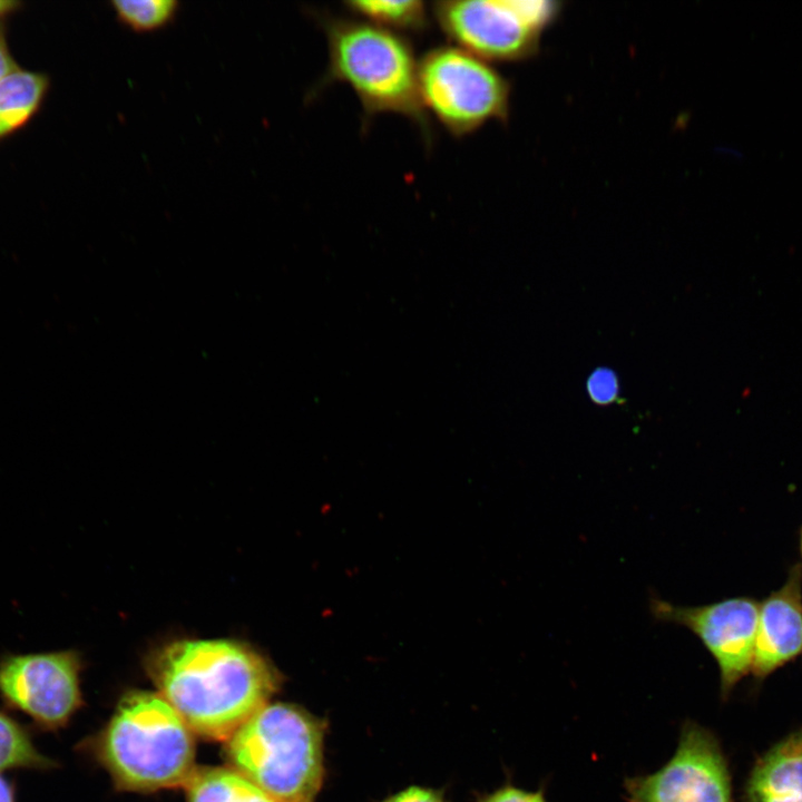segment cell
Masks as SVG:
<instances>
[{
	"label": "cell",
	"instance_id": "4fadbf2b",
	"mask_svg": "<svg viewBox=\"0 0 802 802\" xmlns=\"http://www.w3.org/2000/svg\"><path fill=\"white\" fill-rule=\"evenodd\" d=\"M47 88L46 76L19 68L0 80V138L17 130L31 118Z\"/></svg>",
	"mask_w": 802,
	"mask_h": 802
},
{
	"label": "cell",
	"instance_id": "5b68a950",
	"mask_svg": "<svg viewBox=\"0 0 802 802\" xmlns=\"http://www.w3.org/2000/svg\"><path fill=\"white\" fill-rule=\"evenodd\" d=\"M422 106L453 136L463 137L487 121L506 120L508 81L483 59L454 46H440L419 60Z\"/></svg>",
	"mask_w": 802,
	"mask_h": 802
},
{
	"label": "cell",
	"instance_id": "44dd1931",
	"mask_svg": "<svg viewBox=\"0 0 802 802\" xmlns=\"http://www.w3.org/2000/svg\"><path fill=\"white\" fill-rule=\"evenodd\" d=\"M0 802H16V784L0 772Z\"/></svg>",
	"mask_w": 802,
	"mask_h": 802
},
{
	"label": "cell",
	"instance_id": "603a6c76",
	"mask_svg": "<svg viewBox=\"0 0 802 802\" xmlns=\"http://www.w3.org/2000/svg\"><path fill=\"white\" fill-rule=\"evenodd\" d=\"M800 544H801V554H802V529H801V541H800Z\"/></svg>",
	"mask_w": 802,
	"mask_h": 802
},
{
	"label": "cell",
	"instance_id": "277c9868",
	"mask_svg": "<svg viewBox=\"0 0 802 802\" xmlns=\"http://www.w3.org/2000/svg\"><path fill=\"white\" fill-rule=\"evenodd\" d=\"M325 720L290 703H267L226 741L229 766L276 802H315L325 777Z\"/></svg>",
	"mask_w": 802,
	"mask_h": 802
},
{
	"label": "cell",
	"instance_id": "52a82bcc",
	"mask_svg": "<svg viewBox=\"0 0 802 802\" xmlns=\"http://www.w3.org/2000/svg\"><path fill=\"white\" fill-rule=\"evenodd\" d=\"M81 658L74 649L3 653L0 656V700L28 716L41 732L68 725L82 706Z\"/></svg>",
	"mask_w": 802,
	"mask_h": 802
},
{
	"label": "cell",
	"instance_id": "5bb4252c",
	"mask_svg": "<svg viewBox=\"0 0 802 802\" xmlns=\"http://www.w3.org/2000/svg\"><path fill=\"white\" fill-rule=\"evenodd\" d=\"M345 7L355 17L395 33H418L428 28L426 3L407 1H346Z\"/></svg>",
	"mask_w": 802,
	"mask_h": 802
},
{
	"label": "cell",
	"instance_id": "2e32d148",
	"mask_svg": "<svg viewBox=\"0 0 802 802\" xmlns=\"http://www.w3.org/2000/svg\"><path fill=\"white\" fill-rule=\"evenodd\" d=\"M117 18L135 30H154L168 23L176 14V0H113Z\"/></svg>",
	"mask_w": 802,
	"mask_h": 802
},
{
	"label": "cell",
	"instance_id": "d6986e66",
	"mask_svg": "<svg viewBox=\"0 0 802 802\" xmlns=\"http://www.w3.org/2000/svg\"><path fill=\"white\" fill-rule=\"evenodd\" d=\"M381 802H444L443 790L411 785Z\"/></svg>",
	"mask_w": 802,
	"mask_h": 802
},
{
	"label": "cell",
	"instance_id": "30bf717a",
	"mask_svg": "<svg viewBox=\"0 0 802 802\" xmlns=\"http://www.w3.org/2000/svg\"><path fill=\"white\" fill-rule=\"evenodd\" d=\"M802 655V565L795 564L785 583L759 604L751 672L764 678Z\"/></svg>",
	"mask_w": 802,
	"mask_h": 802
},
{
	"label": "cell",
	"instance_id": "9c48e42d",
	"mask_svg": "<svg viewBox=\"0 0 802 802\" xmlns=\"http://www.w3.org/2000/svg\"><path fill=\"white\" fill-rule=\"evenodd\" d=\"M628 802H732L730 774L713 735L686 723L677 750L658 771L625 783Z\"/></svg>",
	"mask_w": 802,
	"mask_h": 802
},
{
	"label": "cell",
	"instance_id": "e0dca14e",
	"mask_svg": "<svg viewBox=\"0 0 802 802\" xmlns=\"http://www.w3.org/2000/svg\"><path fill=\"white\" fill-rule=\"evenodd\" d=\"M587 390L590 399L598 404L614 402L618 395L616 374L609 369H596L588 378Z\"/></svg>",
	"mask_w": 802,
	"mask_h": 802
},
{
	"label": "cell",
	"instance_id": "8fae6325",
	"mask_svg": "<svg viewBox=\"0 0 802 802\" xmlns=\"http://www.w3.org/2000/svg\"><path fill=\"white\" fill-rule=\"evenodd\" d=\"M745 794L746 802H802V730L757 760Z\"/></svg>",
	"mask_w": 802,
	"mask_h": 802
},
{
	"label": "cell",
	"instance_id": "9a60e30c",
	"mask_svg": "<svg viewBox=\"0 0 802 802\" xmlns=\"http://www.w3.org/2000/svg\"><path fill=\"white\" fill-rule=\"evenodd\" d=\"M58 763L42 754L28 727L0 710V772L9 770L49 771Z\"/></svg>",
	"mask_w": 802,
	"mask_h": 802
},
{
	"label": "cell",
	"instance_id": "ba28073f",
	"mask_svg": "<svg viewBox=\"0 0 802 802\" xmlns=\"http://www.w3.org/2000/svg\"><path fill=\"white\" fill-rule=\"evenodd\" d=\"M652 616L692 632L716 661L721 689L727 695L752 668L759 603L733 597L700 606H684L652 597Z\"/></svg>",
	"mask_w": 802,
	"mask_h": 802
},
{
	"label": "cell",
	"instance_id": "6da1fadb",
	"mask_svg": "<svg viewBox=\"0 0 802 802\" xmlns=\"http://www.w3.org/2000/svg\"><path fill=\"white\" fill-rule=\"evenodd\" d=\"M147 668L189 728L211 740L226 741L282 684L261 654L227 639L168 644L151 655Z\"/></svg>",
	"mask_w": 802,
	"mask_h": 802
},
{
	"label": "cell",
	"instance_id": "ac0fdd59",
	"mask_svg": "<svg viewBox=\"0 0 802 802\" xmlns=\"http://www.w3.org/2000/svg\"><path fill=\"white\" fill-rule=\"evenodd\" d=\"M477 802H547L541 791L530 792L510 784L482 794Z\"/></svg>",
	"mask_w": 802,
	"mask_h": 802
},
{
	"label": "cell",
	"instance_id": "7402d4cb",
	"mask_svg": "<svg viewBox=\"0 0 802 802\" xmlns=\"http://www.w3.org/2000/svg\"><path fill=\"white\" fill-rule=\"evenodd\" d=\"M18 6L14 1L0 0V16L13 10Z\"/></svg>",
	"mask_w": 802,
	"mask_h": 802
},
{
	"label": "cell",
	"instance_id": "3957f363",
	"mask_svg": "<svg viewBox=\"0 0 802 802\" xmlns=\"http://www.w3.org/2000/svg\"><path fill=\"white\" fill-rule=\"evenodd\" d=\"M316 18L327 39L329 65L306 99L333 81L344 82L368 118L382 113L404 116L430 144L431 121L419 94V60L409 40L360 18L321 13Z\"/></svg>",
	"mask_w": 802,
	"mask_h": 802
},
{
	"label": "cell",
	"instance_id": "ffe728a7",
	"mask_svg": "<svg viewBox=\"0 0 802 802\" xmlns=\"http://www.w3.org/2000/svg\"><path fill=\"white\" fill-rule=\"evenodd\" d=\"M17 69V66L11 58L3 35L0 32V80Z\"/></svg>",
	"mask_w": 802,
	"mask_h": 802
},
{
	"label": "cell",
	"instance_id": "7c38bea8",
	"mask_svg": "<svg viewBox=\"0 0 802 802\" xmlns=\"http://www.w3.org/2000/svg\"><path fill=\"white\" fill-rule=\"evenodd\" d=\"M184 788L187 802H276L232 767H196Z\"/></svg>",
	"mask_w": 802,
	"mask_h": 802
},
{
	"label": "cell",
	"instance_id": "8992f818",
	"mask_svg": "<svg viewBox=\"0 0 802 802\" xmlns=\"http://www.w3.org/2000/svg\"><path fill=\"white\" fill-rule=\"evenodd\" d=\"M432 13L457 47L487 60H519L534 53L554 7L547 1H437Z\"/></svg>",
	"mask_w": 802,
	"mask_h": 802
},
{
	"label": "cell",
	"instance_id": "7a4b0ae2",
	"mask_svg": "<svg viewBox=\"0 0 802 802\" xmlns=\"http://www.w3.org/2000/svg\"><path fill=\"white\" fill-rule=\"evenodd\" d=\"M81 747L126 791L185 786L196 769L193 731L158 692L126 694Z\"/></svg>",
	"mask_w": 802,
	"mask_h": 802
}]
</instances>
